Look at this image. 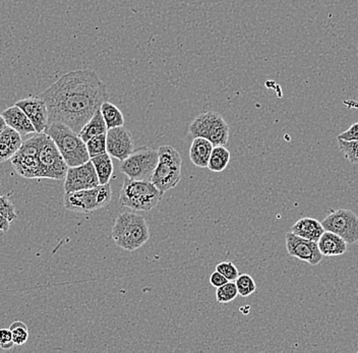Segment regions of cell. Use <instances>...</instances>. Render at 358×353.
Returning <instances> with one entry per match:
<instances>
[{"label": "cell", "mask_w": 358, "mask_h": 353, "mask_svg": "<svg viewBox=\"0 0 358 353\" xmlns=\"http://www.w3.org/2000/svg\"><path fill=\"white\" fill-rule=\"evenodd\" d=\"M48 109V124L59 122L80 133L101 105L108 101L107 86L91 69L62 75L42 94Z\"/></svg>", "instance_id": "1"}, {"label": "cell", "mask_w": 358, "mask_h": 353, "mask_svg": "<svg viewBox=\"0 0 358 353\" xmlns=\"http://www.w3.org/2000/svg\"><path fill=\"white\" fill-rule=\"evenodd\" d=\"M111 236L117 247L125 251L134 252L149 240V226L142 215L125 212L116 218Z\"/></svg>", "instance_id": "2"}, {"label": "cell", "mask_w": 358, "mask_h": 353, "mask_svg": "<svg viewBox=\"0 0 358 353\" xmlns=\"http://www.w3.org/2000/svg\"><path fill=\"white\" fill-rule=\"evenodd\" d=\"M44 133L52 138L67 166H78L90 160L86 143L71 127L59 122H53L48 124Z\"/></svg>", "instance_id": "3"}, {"label": "cell", "mask_w": 358, "mask_h": 353, "mask_svg": "<svg viewBox=\"0 0 358 353\" xmlns=\"http://www.w3.org/2000/svg\"><path fill=\"white\" fill-rule=\"evenodd\" d=\"M162 194L150 180H134L127 178L120 191V205L133 211H151L162 199Z\"/></svg>", "instance_id": "4"}, {"label": "cell", "mask_w": 358, "mask_h": 353, "mask_svg": "<svg viewBox=\"0 0 358 353\" xmlns=\"http://www.w3.org/2000/svg\"><path fill=\"white\" fill-rule=\"evenodd\" d=\"M181 163L180 154L174 147L166 145L158 149V163L151 182L162 196L180 182Z\"/></svg>", "instance_id": "5"}, {"label": "cell", "mask_w": 358, "mask_h": 353, "mask_svg": "<svg viewBox=\"0 0 358 353\" xmlns=\"http://www.w3.org/2000/svg\"><path fill=\"white\" fill-rule=\"evenodd\" d=\"M192 138H203L213 146H226L229 140L230 129L223 116L214 111H207L196 116L189 127Z\"/></svg>", "instance_id": "6"}, {"label": "cell", "mask_w": 358, "mask_h": 353, "mask_svg": "<svg viewBox=\"0 0 358 353\" xmlns=\"http://www.w3.org/2000/svg\"><path fill=\"white\" fill-rule=\"evenodd\" d=\"M158 163V150L140 148L122 161L120 171L134 180H150Z\"/></svg>", "instance_id": "7"}, {"label": "cell", "mask_w": 358, "mask_h": 353, "mask_svg": "<svg viewBox=\"0 0 358 353\" xmlns=\"http://www.w3.org/2000/svg\"><path fill=\"white\" fill-rule=\"evenodd\" d=\"M324 229L343 238L348 245L358 241V216L350 210L339 209L331 212L322 221Z\"/></svg>", "instance_id": "8"}, {"label": "cell", "mask_w": 358, "mask_h": 353, "mask_svg": "<svg viewBox=\"0 0 358 353\" xmlns=\"http://www.w3.org/2000/svg\"><path fill=\"white\" fill-rule=\"evenodd\" d=\"M38 159L41 166L42 178L55 180H62L66 178L69 166L59 150L56 147L55 143L48 135L38 154Z\"/></svg>", "instance_id": "9"}, {"label": "cell", "mask_w": 358, "mask_h": 353, "mask_svg": "<svg viewBox=\"0 0 358 353\" xmlns=\"http://www.w3.org/2000/svg\"><path fill=\"white\" fill-rule=\"evenodd\" d=\"M64 180H66L64 182L66 193L94 189L100 185L95 167L91 160L78 166L69 167Z\"/></svg>", "instance_id": "10"}, {"label": "cell", "mask_w": 358, "mask_h": 353, "mask_svg": "<svg viewBox=\"0 0 358 353\" xmlns=\"http://www.w3.org/2000/svg\"><path fill=\"white\" fill-rule=\"evenodd\" d=\"M286 249L289 256L299 259L312 266L319 265L323 260L317 241L304 240L292 232L286 234Z\"/></svg>", "instance_id": "11"}, {"label": "cell", "mask_w": 358, "mask_h": 353, "mask_svg": "<svg viewBox=\"0 0 358 353\" xmlns=\"http://www.w3.org/2000/svg\"><path fill=\"white\" fill-rule=\"evenodd\" d=\"M106 146L107 153L120 162L134 151L133 137L124 127L107 129Z\"/></svg>", "instance_id": "12"}, {"label": "cell", "mask_w": 358, "mask_h": 353, "mask_svg": "<svg viewBox=\"0 0 358 353\" xmlns=\"http://www.w3.org/2000/svg\"><path fill=\"white\" fill-rule=\"evenodd\" d=\"M15 105L27 114L35 127L36 133H43L48 126V109L43 98L28 97L26 99L20 100Z\"/></svg>", "instance_id": "13"}, {"label": "cell", "mask_w": 358, "mask_h": 353, "mask_svg": "<svg viewBox=\"0 0 358 353\" xmlns=\"http://www.w3.org/2000/svg\"><path fill=\"white\" fill-rule=\"evenodd\" d=\"M99 187V185H98ZM98 187L64 194V207L76 213H90L97 209Z\"/></svg>", "instance_id": "14"}, {"label": "cell", "mask_w": 358, "mask_h": 353, "mask_svg": "<svg viewBox=\"0 0 358 353\" xmlns=\"http://www.w3.org/2000/svg\"><path fill=\"white\" fill-rule=\"evenodd\" d=\"M10 162L13 169L22 178H28V180H33V178L41 180L42 171L38 156L24 155L17 152L10 158Z\"/></svg>", "instance_id": "15"}, {"label": "cell", "mask_w": 358, "mask_h": 353, "mask_svg": "<svg viewBox=\"0 0 358 353\" xmlns=\"http://www.w3.org/2000/svg\"><path fill=\"white\" fill-rule=\"evenodd\" d=\"M6 126L17 131L21 136L36 134L35 127H33L30 118L17 105L8 107L1 113Z\"/></svg>", "instance_id": "16"}, {"label": "cell", "mask_w": 358, "mask_h": 353, "mask_svg": "<svg viewBox=\"0 0 358 353\" xmlns=\"http://www.w3.org/2000/svg\"><path fill=\"white\" fill-rule=\"evenodd\" d=\"M22 136L15 129L6 126L0 133V163L10 160V158L21 148Z\"/></svg>", "instance_id": "17"}, {"label": "cell", "mask_w": 358, "mask_h": 353, "mask_svg": "<svg viewBox=\"0 0 358 353\" xmlns=\"http://www.w3.org/2000/svg\"><path fill=\"white\" fill-rule=\"evenodd\" d=\"M317 247L324 257H337L345 254L348 243L337 234L324 230L317 240Z\"/></svg>", "instance_id": "18"}, {"label": "cell", "mask_w": 358, "mask_h": 353, "mask_svg": "<svg viewBox=\"0 0 358 353\" xmlns=\"http://www.w3.org/2000/svg\"><path fill=\"white\" fill-rule=\"evenodd\" d=\"M291 232L294 233L295 236L299 238H304V240L317 241L320 240L322 234L324 233V229L322 223L317 221V219L306 218L299 219L292 228Z\"/></svg>", "instance_id": "19"}, {"label": "cell", "mask_w": 358, "mask_h": 353, "mask_svg": "<svg viewBox=\"0 0 358 353\" xmlns=\"http://www.w3.org/2000/svg\"><path fill=\"white\" fill-rule=\"evenodd\" d=\"M213 148L214 146L207 138H194L189 149V159L194 166L207 168Z\"/></svg>", "instance_id": "20"}, {"label": "cell", "mask_w": 358, "mask_h": 353, "mask_svg": "<svg viewBox=\"0 0 358 353\" xmlns=\"http://www.w3.org/2000/svg\"><path fill=\"white\" fill-rule=\"evenodd\" d=\"M107 127L105 124L104 118L100 109H98L94 115L90 118L88 122L80 129L78 136L84 141L85 143L88 142L90 138L96 137V136L102 135L107 133Z\"/></svg>", "instance_id": "21"}, {"label": "cell", "mask_w": 358, "mask_h": 353, "mask_svg": "<svg viewBox=\"0 0 358 353\" xmlns=\"http://www.w3.org/2000/svg\"><path fill=\"white\" fill-rule=\"evenodd\" d=\"M90 160H91L94 167H95L100 185H106V183L110 182L114 171L111 156L108 153H104L95 156V157L90 158Z\"/></svg>", "instance_id": "22"}, {"label": "cell", "mask_w": 358, "mask_h": 353, "mask_svg": "<svg viewBox=\"0 0 358 353\" xmlns=\"http://www.w3.org/2000/svg\"><path fill=\"white\" fill-rule=\"evenodd\" d=\"M101 113L104 118L107 129L124 126V117L117 106L109 101H105L101 105Z\"/></svg>", "instance_id": "23"}, {"label": "cell", "mask_w": 358, "mask_h": 353, "mask_svg": "<svg viewBox=\"0 0 358 353\" xmlns=\"http://www.w3.org/2000/svg\"><path fill=\"white\" fill-rule=\"evenodd\" d=\"M230 162V152L225 146H215L212 150L211 157L207 168L213 172L225 171Z\"/></svg>", "instance_id": "24"}, {"label": "cell", "mask_w": 358, "mask_h": 353, "mask_svg": "<svg viewBox=\"0 0 358 353\" xmlns=\"http://www.w3.org/2000/svg\"><path fill=\"white\" fill-rule=\"evenodd\" d=\"M237 296H238V291H237L234 281H228L227 283L217 288L216 290V301L221 305L231 303Z\"/></svg>", "instance_id": "25"}, {"label": "cell", "mask_w": 358, "mask_h": 353, "mask_svg": "<svg viewBox=\"0 0 358 353\" xmlns=\"http://www.w3.org/2000/svg\"><path fill=\"white\" fill-rule=\"evenodd\" d=\"M235 284H236L239 296L243 297L252 296L257 290V284L254 278L248 274L239 275L235 280Z\"/></svg>", "instance_id": "26"}, {"label": "cell", "mask_w": 358, "mask_h": 353, "mask_svg": "<svg viewBox=\"0 0 358 353\" xmlns=\"http://www.w3.org/2000/svg\"><path fill=\"white\" fill-rule=\"evenodd\" d=\"M86 146L90 158L107 153L106 134L90 138L88 142H86Z\"/></svg>", "instance_id": "27"}, {"label": "cell", "mask_w": 358, "mask_h": 353, "mask_svg": "<svg viewBox=\"0 0 358 353\" xmlns=\"http://www.w3.org/2000/svg\"><path fill=\"white\" fill-rule=\"evenodd\" d=\"M10 330L15 345H24L29 339V330L26 324L22 321H15L11 324Z\"/></svg>", "instance_id": "28"}, {"label": "cell", "mask_w": 358, "mask_h": 353, "mask_svg": "<svg viewBox=\"0 0 358 353\" xmlns=\"http://www.w3.org/2000/svg\"><path fill=\"white\" fill-rule=\"evenodd\" d=\"M340 151L352 164H358V141L338 140Z\"/></svg>", "instance_id": "29"}, {"label": "cell", "mask_w": 358, "mask_h": 353, "mask_svg": "<svg viewBox=\"0 0 358 353\" xmlns=\"http://www.w3.org/2000/svg\"><path fill=\"white\" fill-rule=\"evenodd\" d=\"M0 214L6 217L10 222L17 220V214H15V205L11 203L10 194L0 196Z\"/></svg>", "instance_id": "30"}, {"label": "cell", "mask_w": 358, "mask_h": 353, "mask_svg": "<svg viewBox=\"0 0 358 353\" xmlns=\"http://www.w3.org/2000/svg\"><path fill=\"white\" fill-rule=\"evenodd\" d=\"M112 200V189L110 183L99 185L97 194V209L106 207Z\"/></svg>", "instance_id": "31"}, {"label": "cell", "mask_w": 358, "mask_h": 353, "mask_svg": "<svg viewBox=\"0 0 358 353\" xmlns=\"http://www.w3.org/2000/svg\"><path fill=\"white\" fill-rule=\"evenodd\" d=\"M216 271L223 275L228 281H235L239 276L238 270L234 263L221 262L216 266Z\"/></svg>", "instance_id": "32"}, {"label": "cell", "mask_w": 358, "mask_h": 353, "mask_svg": "<svg viewBox=\"0 0 358 353\" xmlns=\"http://www.w3.org/2000/svg\"><path fill=\"white\" fill-rule=\"evenodd\" d=\"M15 346L10 329H0V347L4 350H10Z\"/></svg>", "instance_id": "33"}, {"label": "cell", "mask_w": 358, "mask_h": 353, "mask_svg": "<svg viewBox=\"0 0 358 353\" xmlns=\"http://www.w3.org/2000/svg\"><path fill=\"white\" fill-rule=\"evenodd\" d=\"M338 140L358 141V122L353 124L347 131L338 136Z\"/></svg>", "instance_id": "34"}, {"label": "cell", "mask_w": 358, "mask_h": 353, "mask_svg": "<svg viewBox=\"0 0 358 353\" xmlns=\"http://www.w3.org/2000/svg\"><path fill=\"white\" fill-rule=\"evenodd\" d=\"M227 282V279H226L222 274L219 273L218 271L213 272L211 276H210V283H211L213 287L218 288Z\"/></svg>", "instance_id": "35"}, {"label": "cell", "mask_w": 358, "mask_h": 353, "mask_svg": "<svg viewBox=\"0 0 358 353\" xmlns=\"http://www.w3.org/2000/svg\"><path fill=\"white\" fill-rule=\"evenodd\" d=\"M10 222L6 218V217L2 216L0 214V231L6 232L10 230Z\"/></svg>", "instance_id": "36"}, {"label": "cell", "mask_w": 358, "mask_h": 353, "mask_svg": "<svg viewBox=\"0 0 358 353\" xmlns=\"http://www.w3.org/2000/svg\"><path fill=\"white\" fill-rule=\"evenodd\" d=\"M6 127V122H4L3 117H2L1 113H0V133L3 131L4 127Z\"/></svg>", "instance_id": "37"}]
</instances>
